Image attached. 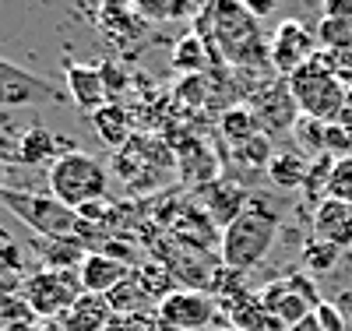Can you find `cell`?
I'll return each instance as SVG.
<instances>
[{"mask_svg":"<svg viewBox=\"0 0 352 331\" xmlns=\"http://www.w3.org/2000/svg\"><path fill=\"white\" fill-rule=\"evenodd\" d=\"M60 145H67V141H60L56 134H50V131H43V127H28L18 141H14V159L21 162V166H43V162H56L64 152H60Z\"/></svg>","mask_w":352,"mask_h":331,"instance_id":"e0dca14e","label":"cell"},{"mask_svg":"<svg viewBox=\"0 0 352 331\" xmlns=\"http://www.w3.org/2000/svg\"><path fill=\"white\" fill-rule=\"evenodd\" d=\"M282 229V204L278 197L268 194H250L247 208L240 212V219L226 226L219 236V250H222V264L232 272H250L264 261V254L272 250L275 236Z\"/></svg>","mask_w":352,"mask_h":331,"instance_id":"6da1fadb","label":"cell"},{"mask_svg":"<svg viewBox=\"0 0 352 331\" xmlns=\"http://www.w3.org/2000/svg\"><path fill=\"white\" fill-rule=\"evenodd\" d=\"M208 56H212L208 43H204L197 32H190V36H184L180 43L173 46V67L184 71V78L187 74H201L204 67H208ZM212 64H215V60H212Z\"/></svg>","mask_w":352,"mask_h":331,"instance_id":"7402d4cb","label":"cell"},{"mask_svg":"<svg viewBox=\"0 0 352 331\" xmlns=\"http://www.w3.org/2000/svg\"><path fill=\"white\" fill-rule=\"evenodd\" d=\"M328 197H335V201H349V204H352V156L335 159V166H331V180H328Z\"/></svg>","mask_w":352,"mask_h":331,"instance_id":"83f0119b","label":"cell"},{"mask_svg":"<svg viewBox=\"0 0 352 331\" xmlns=\"http://www.w3.org/2000/svg\"><path fill=\"white\" fill-rule=\"evenodd\" d=\"M64 81H67V96L78 109H85L92 116L99 106L109 103V88L102 81V71L92 67V64H64Z\"/></svg>","mask_w":352,"mask_h":331,"instance_id":"4fadbf2b","label":"cell"},{"mask_svg":"<svg viewBox=\"0 0 352 331\" xmlns=\"http://www.w3.org/2000/svg\"><path fill=\"white\" fill-rule=\"evenodd\" d=\"M232 156H236V162L247 166V169H268V162H272V138L257 134V138H250L243 145H232Z\"/></svg>","mask_w":352,"mask_h":331,"instance_id":"4316f807","label":"cell"},{"mask_svg":"<svg viewBox=\"0 0 352 331\" xmlns=\"http://www.w3.org/2000/svg\"><path fill=\"white\" fill-rule=\"evenodd\" d=\"M289 88H292V99H296L300 113L303 116H314V120H324V124H335L342 116V106H345V92L349 88L338 81V74L331 71L328 56L324 53H314L307 64L285 78Z\"/></svg>","mask_w":352,"mask_h":331,"instance_id":"3957f363","label":"cell"},{"mask_svg":"<svg viewBox=\"0 0 352 331\" xmlns=\"http://www.w3.org/2000/svg\"><path fill=\"white\" fill-rule=\"evenodd\" d=\"M314 36H317V50L320 53H335V50L352 46V25L349 21H335V18H320L317 28H314Z\"/></svg>","mask_w":352,"mask_h":331,"instance_id":"484cf974","label":"cell"},{"mask_svg":"<svg viewBox=\"0 0 352 331\" xmlns=\"http://www.w3.org/2000/svg\"><path fill=\"white\" fill-rule=\"evenodd\" d=\"M240 4H243L254 18H268V14L278 8V0H240Z\"/></svg>","mask_w":352,"mask_h":331,"instance_id":"8d00e7d4","label":"cell"},{"mask_svg":"<svg viewBox=\"0 0 352 331\" xmlns=\"http://www.w3.org/2000/svg\"><path fill=\"white\" fill-rule=\"evenodd\" d=\"M46 180H50V194L78 212L81 204L106 197L109 169L96 156H88V152H81V148H74V152H64L60 159L50 166Z\"/></svg>","mask_w":352,"mask_h":331,"instance_id":"277c9868","label":"cell"},{"mask_svg":"<svg viewBox=\"0 0 352 331\" xmlns=\"http://www.w3.org/2000/svg\"><path fill=\"white\" fill-rule=\"evenodd\" d=\"M314 314H317L320 331H349V328H345V314L338 310V303H328V299H324V303H320Z\"/></svg>","mask_w":352,"mask_h":331,"instance_id":"4dcf8cb0","label":"cell"},{"mask_svg":"<svg viewBox=\"0 0 352 331\" xmlns=\"http://www.w3.org/2000/svg\"><path fill=\"white\" fill-rule=\"evenodd\" d=\"M338 310L345 314V328L352 331V292H345V296L338 299Z\"/></svg>","mask_w":352,"mask_h":331,"instance_id":"f35d334b","label":"cell"},{"mask_svg":"<svg viewBox=\"0 0 352 331\" xmlns=\"http://www.w3.org/2000/svg\"><path fill=\"white\" fill-rule=\"evenodd\" d=\"M99 71H102V81H106L109 92H124V88H127V71L116 64V60H106Z\"/></svg>","mask_w":352,"mask_h":331,"instance_id":"d6a6232c","label":"cell"},{"mask_svg":"<svg viewBox=\"0 0 352 331\" xmlns=\"http://www.w3.org/2000/svg\"><path fill=\"white\" fill-rule=\"evenodd\" d=\"M310 229H314V239H320V244H331L338 250H352V204L324 197L314 208Z\"/></svg>","mask_w":352,"mask_h":331,"instance_id":"30bf717a","label":"cell"},{"mask_svg":"<svg viewBox=\"0 0 352 331\" xmlns=\"http://www.w3.org/2000/svg\"><path fill=\"white\" fill-rule=\"evenodd\" d=\"M215 331H236V328H215Z\"/></svg>","mask_w":352,"mask_h":331,"instance_id":"b9f144b4","label":"cell"},{"mask_svg":"<svg viewBox=\"0 0 352 331\" xmlns=\"http://www.w3.org/2000/svg\"><path fill=\"white\" fill-rule=\"evenodd\" d=\"M113 317V307H109V299L99 296V292H85L74 299V307L67 310V324L71 331H106Z\"/></svg>","mask_w":352,"mask_h":331,"instance_id":"d6986e66","label":"cell"},{"mask_svg":"<svg viewBox=\"0 0 352 331\" xmlns=\"http://www.w3.org/2000/svg\"><path fill=\"white\" fill-rule=\"evenodd\" d=\"M222 314L219 299L204 289H176L155 307L159 331H215L212 321Z\"/></svg>","mask_w":352,"mask_h":331,"instance_id":"5b68a950","label":"cell"},{"mask_svg":"<svg viewBox=\"0 0 352 331\" xmlns=\"http://www.w3.org/2000/svg\"><path fill=\"white\" fill-rule=\"evenodd\" d=\"M307 169H310V159L296 152V148H289V152H275L264 173H268V180L278 191H303Z\"/></svg>","mask_w":352,"mask_h":331,"instance_id":"ffe728a7","label":"cell"},{"mask_svg":"<svg viewBox=\"0 0 352 331\" xmlns=\"http://www.w3.org/2000/svg\"><path fill=\"white\" fill-rule=\"evenodd\" d=\"M0 4H4V0H0Z\"/></svg>","mask_w":352,"mask_h":331,"instance_id":"7bdbcfd3","label":"cell"},{"mask_svg":"<svg viewBox=\"0 0 352 331\" xmlns=\"http://www.w3.org/2000/svg\"><path fill=\"white\" fill-rule=\"evenodd\" d=\"M320 18H335L352 25V0H320Z\"/></svg>","mask_w":352,"mask_h":331,"instance_id":"e575fe53","label":"cell"},{"mask_svg":"<svg viewBox=\"0 0 352 331\" xmlns=\"http://www.w3.org/2000/svg\"><path fill=\"white\" fill-rule=\"evenodd\" d=\"M247 106L254 109V116L261 120V131L268 138L282 134V131H292L296 120H300V106H296V99H292V88H289L285 78H275L268 85L254 88Z\"/></svg>","mask_w":352,"mask_h":331,"instance_id":"ba28073f","label":"cell"},{"mask_svg":"<svg viewBox=\"0 0 352 331\" xmlns=\"http://www.w3.org/2000/svg\"><path fill=\"white\" fill-rule=\"evenodd\" d=\"M106 331H159V324L148 314H113Z\"/></svg>","mask_w":352,"mask_h":331,"instance_id":"f1b7e54d","label":"cell"},{"mask_svg":"<svg viewBox=\"0 0 352 331\" xmlns=\"http://www.w3.org/2000/svg\"><path fill=\"white\" fill-rule=\"evenodd\" d=\"M285 331H320V324H317V314L303 317L300 324H292V328H285Z\"/></svg>","mask_w":352,"mask_h":331,"instance_id":"ab89813d","label":"cell"},{"mask_svg":"<svg viewBox=\"0 0 352 331\" xmlns=\"http://www.w3.org/2000/svg\"><path fill=\"white\" fill-rule=\"evenodd\" d=\"M261 303L268 307V314L282 324V331L285 328H292V324H300L303 317H310L314 314V303L310 299L292 286L289 279H275V282H268L261 289Z\"/></svg>","mask_w":352,"mask_h":331,"instance_id":"7c38bea8","label":"cell"},{"mask_svg":"<svg viewBox=\"0 0 352 331\" xmlns=\"http://www.w3.org/2000/svg\"><path fill=\"white\" fill-rule=\"evenodd\" d=\"M88 120H92V127H96V134L102 138V145H109V148H124V145H131L134 124H131V113H127L120 103H106V106H99Z\"/></svg>","mask_w":352,"mask_h":331,"instance_id":"ac0fdd59","label":"cell"},{"mask_svg":"<svg viewBox=\"0 0 352 331\" xmlns=\"http://www.w3.org/2000/svg\"><path fill=\"white\" fill-rule=\"evenodd\" d=\"M201 194H204V201H201V208L208 212V219L215 222V229H226V226H232L240 219V212L247 208V201H250V194L236 184V180H229V176H219V180H212L208 187H201Z\"/></svg>","mask_w":352,"mask_h":331,"instance_id":"8fae6325","label":"cell"},{"mask_svg":"<svg viewBox=\"0 0 352 331\" xmlns=\"http://www.w3.org/2000/svg\"><path fill=\"white\" fill-rule=\"evenodd\" d=\"M78 296L81 292H78V286L71 282L67 272H39L25 286V303L32 307V314H43V317L67 314Z\"/></svg>","mask_w":352,"mask_h":331,"instance_id":"9c48e42d","label":"cell"},{"mask_svg":"<svg viewBox=\"0 0 352 331\" xmlns=\"http://www.w3.org/2000/svg\"><path fill=\"white\" fill-rule=\"evenodd\" d=\"M324 56H328L331 71L338 74V81H342L345 88H352V46H345V50H335V53H324Z\"/></svg>","mask_w":352,"mask_h":331,"instance_id":"1f68e13d","label":"cell"},{"mask_svg":"<svg viewBox=\"0 0 352 331\" xmlns=\"http://www.w3.org/2000/svg\"><path fill=\"white\" fill-rule=\"evenodd\" d=\"M64 92L53 88L46 78L32 74L28 67L14 60L0 56V109H18V106H39V103H60Z\"/></svg>","mask_w":352,"mask_h":331,"instance_id":"52a82bcc","label":"cell"},{"mask_svg":"<svg viewBox=\"0 0 352 331\" xmlns=\"http://www.w3.org/2000/svg\"><path fill=\"white\" fill-rule=\"evenodd\" d=\"M285 279H289L292 286H296V289H300V292L310 299V303H314V310H317L320 303H324V299H320V292H317V286H314V279H310L307 272H289Z\"/></svg>","mask_w":352,"mask_h":331,"instance_id":"836d02e7","label":"cell"},{"mask_svg":"<svg viewBox=\"0 0 352 331\" xmlns=\"http://www.w3.org/2000/svg\"><path fill=\"white\" fill-rule=\"evenodd\" d=\"M215 50L222 53V60L229 64L247 67H272L268 60V39L261 36L257 18L240 4V0H219L215 8Z\"/></svg>","mask_w":352,"mask_h":331,"instance_id":"7a4b0ae2","label":"cell"},{"mask_svg":"<svg viewBox=\"0 0 352 331\" xmlns=\"http://www.w3.org/2000/svg\"><path fill=\"white\" fill-rule=\"evenodd\" d=\"M324 134H328L324 120H314V116H303V113H300V120H296V127H292V138H296L300 152H303L307 159L324 156Z\"/></svg>","mask_w":352,"mask_h":331,"instance_id":"603a6c76","label":"cell"},{"mask_svg":"<svg viewBox=\"0 0 352 331\" xmlns=\"http://www.w3.org/2000/svg\"><path fill=\"white\" fill-rule=\"evenodd\" d=\"M11 272H21V250L11 236L0 233V275H11Z\"/></svg>","mask_w":352,"mask_h":331,"instance_id":"f546056e","label":"cell"},{"mask_svg":"<svg viewBox=\"0 0 352 331\" xmlns=\"http://www.w3.org/2000/svg\"><path fill=\"white\" fill-rule=\"evenodd\" d=\"M331 166H335V156H317L310 159V169H307V180H303V194L307 201H314V208L328 197V180H331Z\"/></svg>","mask_w":352,"mask_h":331,"instance_id":"d4e9b609","label":"cell"},{"mask_svg":"<svg viewBox=\"0 0 352 331\" xmlns=\"http://www.w3.org/2000/svg\"><path fill=\"white\" fill-rule=\"evenodd\" d=\"M338 257H342L338 247L320 244V239H314V236L307 239L303 250H300V264H303L307 275H324V272H331V268L338 264Z\"/></svg>","mask_w":352,"mask_h":331,"instance_id":"cb8c5ba5","label":"cell"},{"mask_svg":"<svg viewBox=\"0 0 352 331\" xmlns=\"http://www.w3.org/2000/svg\"><path fill=\"white\" fill-rule=\"evenodd\" d=\"M335 124H342V127H352V88L345 92V106H342V116L335 120Z\"/></svg>","mask_w":352,"mask_h":331,"instance_id":"74e56055","label":"cell"},{"mask_svg":"<svg viewBox=\"0 0 352 331\" xmlns=\"http://www.w3.org/2000/svg\"><path fill=\"white\" fill-rule=\"evenodd\" d=\"M314 53H320L317 50V36L300 18L278 21L275 32L268 36V60H272V71L278 78H292Z\"/></svg>","mask_w":352,"mask_h":331,"instance_id":"8992f818","label":"cell"},{"mask_svg":"<svg viewBox=\"0 0 352 331\" xmlns=\"http://www.w3.org/2000/svg\"><path fill=\"white\" fill-rule=\"evenodd\" d=\"M219 307L236 331H282V324L268 314V307L261 303V292H254V289H243L229 299H219Z\"/></svg>","mask_w":352,"mask_h":331,"instance_id":"5bb4252c","label":"cell"},{"mask_svg":"<svg viewBox=\"0 0 352 331\" xmlns=\"http://www.w3.org/2000/svg\"><path fill=\"white\" fill-rule=\"evenodd\" d=\"M219 134L232 145H243V141H250L264 131H261V120L254 116L250 106H226L222 116H219Z\"/></svg>","mask_w":352,"mask_h":331,"instance_id":"44dd1931","label":"cell"},{"mask_svg":"<svg viewBox=\"0 0 352 331\" xmlns=\"http://www.w3.org/2000/svg\"><path fill=\"white\" fill-rule=\"evenodd\" d=\"M173 233L184 239V247L187 250H208L215 244V222L208 219V212H204L201 204H184V212L180 215H173L169 219Z\"/></svg>","mask_w":352,"mask_h":331,"instance_id":"2e32d148","label":"cell"},{"mask_svg":"<svg viewBox=\"0 0 352 331\" xmlns=\"http://www.w3.org/2000/svg\"><path fill=\"white\" fill-rule=\"evenodd\" d=\"M131 272H134V268L124 264L120 257H109V254L96 250V254H88V257L81 261L78 279H81V289H85V292H99V296H106V292H113L116 286H120Z\"/></svg>","mask_w":352,"mask_h":331,"instance_id":"9a60e30c","label":"cell"},{"mask_svg":"<svg viewBox=\"0 0 352 331\" xmlns=\"http://www.w3.org/2000/svg\"><path fill=\"white\" fill-rule=\"evenodd\" d=\"M176 88H180V99H187V103H204V99H208V92H201V88H204L201 74H187Z\"/></svg>","mask_w":352,"mask_h":331,"instance_id":"d590c367","label":"cell"},{"mask_svg":"<svg viewBox=\"0 0 352 331\" xmlns=\"http://www.w3.org/2000/svg\"><path fill=\"white\" fill-rule=\"evenodd\" d=\"M4 191H8V166L0 162V197H4Z\"/></svg>","mask_w":352,"mask_h":331,"instance_id":"60d3db41","label":"cell"}]
</instances>
